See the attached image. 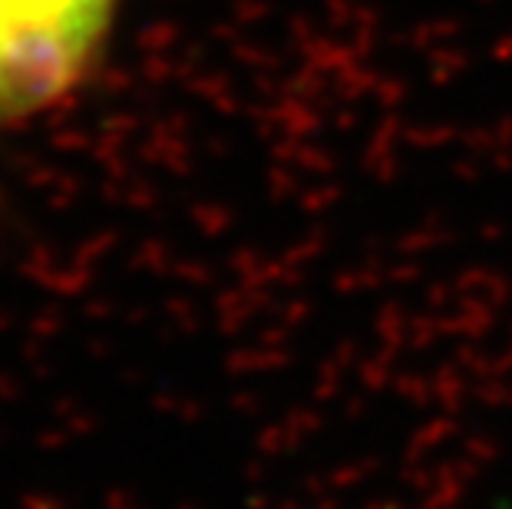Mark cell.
Instances as JSON below:
<instances>
[{
    "instance_id": "1",
    "label": "cell",
    "mask_w": 512,
    "mask_h": 509,
    "mask_svg": "<svg viewBox=\"0 0 512 509\" xmlns=\"http://www.w3.org/2000/svg\"><path fill=\"white\" fill-rule=\"evenodd\" d=\"M119 0H0V129L63 100L86 77Z\"/></svg>"
}]
</instances>
